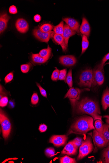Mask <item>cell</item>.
<instances>
[{
	"instance_id": "1",
	"label": "cell",
	"mask_w": 109,
	"mask_h": 163,
	"mask_svg": "<svg viewBox=\"0 0 109 163\" xmlns=\"http://www.w3.org/2000/svg\"><path fill=\"white\" fill-rule=\"evenodd\" d=\"M78 114H87L91 116L94 120H102V116L97 103L88 98L82 99L81 101L76 103L73 108Z\"/></svg>"
},
{
	"instance_id": "2",
	"label": "cell",
	"mask_w": 109,
	"mask_h": 163,
	"mask_svg": "<svg viewBox=\"0 0 109 163\" xmlns=\"http://www.w3.org/2000/svg\"><path fill=\"white\" fill-rule=\"evenodd\" d=\"M93 122L92 117L89 116L81 117L72 124L68 131V135L72 133L85 134L90 130L95 129Z\"/></svg>"
},
{
	"instance_id": "3",
	"label": "cell",
	"mask_w": 109,
	"mask_h": 163,
	"mask_svg": "<svg viewBox=\"0 0 109 163\" xmlns=\"http://www.w3.org/2000/svg\"><path fill=\"white\" fill-rule=\"evenodd\" d=\"M93 148L91 137L89 136H87L86 139L83 141L82 144L79 147V153L77 158V160H81L91 153Z\"/></svg>"
},
{
	"instance_id": "4",
	"label": "cell",
	"mask_w": 109,
	"mask_h": 163,
	"mask_svg": "<svg viewBox=\"0 0 109 163\" xmlns=\"http://www.w3.org/2000/svg\"><path fill=\"white\" fill-rule=\"evenodd\" d=\"M0 122L2 128V136L6 140L8 139L10 135L12 126L9 119L1 109L0 111Z\"/></svg>"
},
{
	"instance_id": "5",
	"label": "cell",
	"mask_w": 109,
	"mask_h": 163,
	"mask_svg": "<svg viewBox=\"0 0 109 163\" xmlns=\"http://www.w3.org/2000/svg\"><path fill=\"white\" fill-rule=\"evenodd\" d=\"M93 75L92 69H88L84 70L79 77V86L81 87H91L93 84Z\"/></svg>"
},
{
	"instance_id": "6",
	"label": "cell",
	"mask_w": 109,
	"mask_h": 163,
	"mask_svg": "<svg viewBox=\"0 0 109 163\" xmlns=\"http://www.w3.org/2000/svg\"><path fill=\"white\" fill-rule=\"evenodd\" d=\"M85 90L90 91L88 88L81 90L78 88H75L74 87L70 88L65 95L64 98H68L69 99L72 108H74L76 103L79 100L81 92Z\"/></svg>"
},
{
	"instance_id": "7",
	"label": "cell",
	"mask_w": 109,
	"mask_h": 163,
	"mask_svg": "<svg viewBox=\"0 0 109 163\" xmlns=\"http://www.w3.org/2000/svg\"><path fill=\"white\" fill-rule=\"evenodd\" d=\"M93 87L103 84L105 80L104 70L101 68L100 64L96 66L93 69Z\"/></svg>"
},
{
	"instance_id": "8",
	"label": "cell",
	"mask_w": 109,
	"mask_h": 163,
	"mask_svg": "<svg viewBox=\"0 0 109 163\" xmlns=\"http://www.w3.org/2000/svg\"><path fill=\"white\" fill-rule=\"evenodd\" d=\"M55 34L52 31L47 33L43 32L37 27L35 28L33 30V34L35 37L42 42H48Z\"/></svg>"
},
{
	"instance_id": "9",
	"label": "cell",
	"mask_w": 109,
	"mask_h": 163,
	"mask_svg": "<svg viewBox=\"0 0 109 163\" xmlns=\"http://www.w3.org/2000/svg\"><path fill=\"white\" fill-rule=\"evenodd\" d=\"M93 138L97 146L99 148L106 147L108 144V140L100 136L95 129L93 131Z\"/></svg>"
},
{
	"instance_id": "10",
	"label": "cell",
	"mask_w": 109,
	"mask_h": 163,
	"mask_svg": "<svg viewBox=\"0 0 109 163\" xmlns=\"http://www.w3.org/2000/svg\"><path fill=\"white\" fill-rule=\"evenodd\" d=\"M67 139L66 135H54L50 138L49 142L53 144L54 146L60 147L63 146Z\"/></svg>"
},
{
	"instance_id": "11",
	"label": "cell",
	"mask_w": 109,
	"mask_h": 163,
	"mask_svg": "<svg viewBox=\"0 0 109 163\" xmlns=\"http://www.w3.org/2000/svg\"><path fill=\"white\" fill-rule=\"evenodd\" d=\"M59 61L61 65L67 67L73 66L77 62V59L72 55L61 56L59 58Z\"/></svg>"
},
{
	"instance_id": "12",
	"label": "cell",
	"mask_w": 109,
	"mask_h": 163,
	"mask_svg": "<svg viewBox=\"0 0 109 163\" xmlns=\"http://www.w3.org/2000/svg\"><path fill=\"white\" fill-rule=\"evenodd\" d=\"M15 25L17 31L21 33H26L28 30V24L27 21L23 18L18 19Z\"/></svg>"
},
{
	"instance_id": "13",
	"label": "cell",
	"mask_w": 109,
	"mask_h": 163,
	"mask_svg": "<svg viewBox=\"0 0 109 163\" xmlns=\"http://www.w3.org/2000/svg\"><path fill=\"white\" fill-rule=\"evenodd\" d=\"M78 148L75 146L72 141L69 142L64 148L61 153L68 155H75L77 153Z\"/></svg>"
},
{
	"instance_id": "14",
	"label": "cell",
	"mask_w": 109,
	"mask_h": 163,
	"mask_svg": "<svg viewBox=\"0 0 109 163\" xmlns=\"http://www.w3.org/2000/svg\"><path fill=\"white\" fill-rule=\"evenodd\" d=\"M79 31L83 35H85L87 37H89L90 32V27L88 21L85 17L82 18V23L80 27Z\"/></svg>"
},
{
	"instance_id": "15",
	"label": "cell",
	"mask_w": 109,
	"mask_h": 163,
	"mask_svg": "<svg viewBox=\"0 0 109 163\" xmlns=\"http://www.w3.org/2000/svg\"><path fill=\"white\" fill-rule=\"evenodd\" d=\"M63 20L72 30L79 33L80 24L77 21L71 18H65Z\"/></svg>"
},
{
	"instance_id": "16",
	"label": "cell",
	"mask_w": 109,
	"mask_h": 163,
	"mask_svg": "<svg viewBox=\"0 0 109 163\" xmlns=\"http://www.w3.org/2000/svg\"><path fill=\"white\" fill-rule=\"evenodd\" d=\"M77 33L76 32L72 30L67 24L64 25V30L63 36L67 46L70 38Z\"/></svg>"
},
{
	"instance_id": "17",
	"label": "cell",
	"mask_w": 109,
	"mask_h": 163,
	"mask_svg": "<svg viewBox=\"0 0 109 163\" xmlns=\"http://www.w3.org/2000/svg\"><path fill=\"white\" fill-rule=\"evenodd\" d=\"M10 17L6 13L1 15L0 17V32H3L7 27V24Z\"/></svg>"
},
{
	"instance_id": "18",
	"label": "cell",
	"mask_w": 109,
	"mask_h": 163,
	"mask_svg": "<svg viewBox=\"0 0 109 163\" xmlns=\"http://www.w3.org/2000/svg\"><path fill=\"white\" fill-rule=\"evenodd\" d=\"M53 38L54 42L61 46L63 51H66L67 50L68 46L65 43L62 35L55 34L54 35Z\"/></svg>"
},
{
	"instance_id": "19",
	"label": "cell",
	"mask_w": 109,
	"mask_h": 163,
	"mask_svg": "<svg viewBox=\"0 0 109 163\" xmlns=\"http://www.w3.org/2000/svg\"><path fill=\"white\" fill-rule=\"evenodd\" d=\"M102 107L105 111L109 107V88L107 87L104 92L102 101Z\"/></svg>"
},
{
	"instance_id": "20",
	"label": "cell",
	"mask_w": 109,
	"mask_h": 163,
	"mask_svg": "<svg viewBox=\"0 0 109 163\" xmlns=\"http://www.w3.org/2000/svg\"><path fill=\"white\" fill-rule=\"evenodd\" d=\"M52 52V49L48 45V48L42 49L40 51L39 54L42 58L48 61L51 55Z\"/></svg>"
},
{
	"instance_id": "21",
	"label": "cell",
	"mask_w": 109,
	"mask_h": 163,
	"mask_svg": "<svg viewBox=\"0 0 109 163\" xmlns=\"http://www.w3.org/2000/svg\"><path fill=\"white\" fill-rule=\"evenodd\" d=\"M31 60L33 62L36 64H42L47 61V60L42 58L39 54H32Z\"/></svg>"
},
{
	"instance_id": "22",
	"label": "cell",
	"mask_w": 109,
	"mask_h": 163,
	"mask_svg": "<svg viewBox=\"0 0 109 163\" xmlns=\"http://www.w3.org/2000/svg\"><path fill=\"white\" fill-rule=\"evenodd\" d=\"M95 127L96 129L100 136L105 137L103 134V125L102 120L97 119L95 122Z\"/></svg>"
},
{
	"instance_id": "23",
	"label": "cell",
	"mask_w": 109,
	"mask_h": 163,
	"mask_svg": "<svg viewBox=\"0 0 109 163\" xmlns=\"http://www.w3.org/2000/svg\"><path fill=\"white\" fill-rule=\"evenodd\" d=\"M64 30V24L63 21H61L60 23L56 26L54 27L53 30L55 34L63 35Z\"/></svg>"
},
{
	"instance_id": "24",
	"label": "cell",
	"mask_w": 109,
	"mask_h": 163,
	"mask_svg": "<svg viewBox=\"0 0 109 163\" xmlns=\"http://www.w3.org/2000/svg\"><path fill=\"white\" fill-rule=\"evenodd\" d=\"M89 44V42L88 38L85 35H83L82 41V54H84L88 49Z\"/></svg>"
},
{
	"instance_id": "25",
	"label": "cell",
	"mask_w": 109,
	"mask_h": 163,
	"mask_svg": "<svg viewBox=\"0 0 109 163\" xmlns=\"http://www.w3.org/2000/svg\"><path fill=\"white\" fill-rule=\"evenodd\" d=\"M54 27L52 25L49 24H46L42 25L39 29L43 32L47 33L52 31Z\"/></svg>"
},
{
	"instance_id": "26",
	"label": "cell",
	"mask_w": 109,
	"mask_h": 163,
	"mask_svg": "<svg viewBox=\"0 0 109 163\" xmlns=\"http://www.w3.org/2000/svg\"><path fill=\"white\" fill-rule=\"evenodd\" d=\"M60 163H77L75 159L69 157L67 156L61 158L60 159Z\"/></svg>"
},
{
	"instance_id": "27",
	"label": "cell",
	"mask_w": 109,
	"mask_h": 163,
	"mask_svg": "<svg viewBox=\"0 0 109 163\" xmlns=\"http://www.w3.org/2000/svg\"><path fill=\"white\" fill-rule=\"evenodd\" d=\"M65 81L68 85V86L70 88H71L72 86V70L70 69L67 75L66 79L65 80Z\"/></svg>"
},
{
	"instance_id": "28",
	"label": "cell",
	"mask_w": 109,
	"mask_h": 163,
	"mask_svg": "<svg viewBox=\"0 0 109 163\" xmlns=\"http://www.w3.org/2000/svg\"><path fill=\"white\" fill-rule=\"evenodd\" d=\"M103 160L104 163H109V146L103 151Z\"/></svg>"
},
{
	"instance_id": "29",
	"label": "cell",
	"mask_w": 109,
	"mask_h": 163,
	"mask_svg": "<svg viewBox=\"0 0 109 163\" xmlns=\"http://www.w3.org/2000/svg\"><path fill=\"white\" fill-rule=\"evenodd\" d=\"M103 134L106 139L108 140L109 144V125L108 124H105L103 125Z\"/></svg>"
},
{
	"instance_id": "30",
	"label": "cell",
	"mask_w": 109,
	"mask_h": 163,
	"mask_svg": "<svg viewBox=\"0 0 109 163\" xmlns=\"http://www.w3.org/2000/svg\"><path fill=\"white\" fill-rule=\"evenodd\" d=\"M46 155L49 157H53L55 155V151L54 149L52 148H47L45 151Z\"/></svg>"
},
{
	"instance_id": "31",
	"label": "cell",
	"mask_w": 109,
	"mask_h": 163,
	"mask_svg": "<svg viewBox=\"0 0 109 163\" xmlns=\"http://www.w3.org/2000/svg\"><path fill=\"white\" fill-rule=\"evenodd\" d=\"M31 65L30 63L22 65L21 66V72L23 73H27L30 70Z\"/></svg>"
},
{
	"instance_id": "32",
	"label": "cell",
	"mask_w": 109,
	"mask_h": 163,
	"mask_svg": "<svg viewBox=\"0 0 109 163\" xmlns=\"http://www.w3.org/2000/svg\"><path fill=\"white\" fill-rule=\"evenodd\" d=\"M67 70L63 69L60 71V75L58 80H65L67 76Z\"/></svg>"
},
{
	"instance_id": "33",
	"label": "cell",
	"mask_w": 109,
	"mask_h": 163,
	"mask_svg": "<svg viewBox=\"0 0 109 163\" xmlns=\"http://www.w3.org/2000/svg\"><path fill=\"white\" fill-rule=\"evenodd\" d=\"M60 71L59 69H56L54 71L52 77L51 79L53 81H56L59 79Z\"/></svg>"
},
{
	"instance_id": "34",
	"label": "cell",
	"mask_w": 109,
	"mask_h": 163,
	"mask_svg": "<svg viewBox=\"0 0 109 163\" xmlns=\"http://www.w3.org/2000/svg\"><path fill=\"white\" fill-rule=\"evenodd\" d=\"M39 101V98L37 94L34 93L33 94L31 98V102L32 104L33 105H37Z\"/></svg>"
},
{
	"instance_id": "35",
	"label": "cell",
	"mask_w": 109,
	"mask_h": 163,
	"mask_svg": "<svg viewBox=\"0 0 109 163\" xmlns=\"http://www.w3.org/2000/svg\"><path fill=\"white\" fill-rule=\"evenodd\" d=\"M83 141L82 138L77 137L72 141L75 146L78 148L81 146Z\"/></svg>"
},
{
	"instance_id": "36",
	"label": "cell",
	"mask_w": 109,
	"mask_h": 163,
	"mask_svg": "<svg viewBox=\"0 0 109 163\" xmlns=\"http://www.w3.org/2000/svg\"><path fill=\"white\" fill-rule=\"evenodd\" d=\"M8 98L6 97H3L0 101V106L1 107H5L8 104Z\"/></svg>"
},
{
	"instance_id": "37",
	"label": "cell",
	"mask_w": 109,
	"mask_h": 163,
	"mask_svg": "<svg viewBox=\"0 0 109 163\" xmlns=\"http://www.w3.org/2000/svg\"><path fill=\"white\" fill-rule=\"evenodd\" d=\"M13 72H10L7 75L5 78L4 80L6 83H8L13 79Z\"/></svg>"
},
{
	"instance_id": "38",
	"label": "cell",
	"mask_w": 109,
	"mask_h": 163,
	"mask_svg": "<svg viewBox=\"0 0 109 163\" xmlns=\"http://www.w3.org/2000/svg\"><path fill=\"white\" fill-rule=\"evenodd\" d=\"M37 86L39 88L40 92L41 95L43 96L46 98L47 97V95L46 92V90L43 88L41 86V85L40 84L37 83H36Z\"/></svg>"
},
{
	"instance_id": "39",
	"label": "cell",
	"mask_w": 109,
	"mask_h": 163,
	"mask_svg": "<svg viewBox=\"0 0 109 163\" xmlns=\"http://www.w3.org/2000/svg\"><path fill=\"white\" fill-rule=\"evenodd\" d=\"M109 59V53H108L106 55L104 56V57L102 59V61L101 64H100V65L101 67V68L104 69V66L105 64V62L108 61V60Z\"/></svg>"
},
{
	"instance_id": "40",
	"label": "cell",
	"mask_w": 109,
	"mask_h": 163,
	"mask_svg": "<svg viewBox=\"0 0 109 163\" xmlns=\"http://www.w3.org/2000/svg\"><path fill=\"white\" fill-rule=\"evenodd\" d=\"M9 13L11 14H15L17 13V10L16 6L12 5L10 7Z\"/></svg>"
},
{
	"instance_id": "41",
	"label": "cell",
	"mask_w": 109,
	"mask_h": 163,
	"mask_svg": "<svg viewBox=\"0 0 109 163\" xmlns=\"http://www.w3.org/2000/svg\"><path fill=\"white\" fill-rule=\"evenodd\" d=\"M39 129L41 133L45 132L47 129V126L45 124H42L40 125Z\"/></svg>"
},
{
	"instance_id": "42",
	"label": "cell",
	"mask_w": 109,
	"mask_h": 163,
	"mask_svg": "<svg viewBox=\"0 0 109 163\" xmlns=\"http://www.w3.org/2000/svg\"><path fill=\"white\" fill-rule=\"evenodd\" d=\"M41 17L39 15H36L34 17V19L36 22H38L41 20Z\"/></svg>"
},
{
	"instance_id": "43",
	"label": "cell",
	"mask_w": 109,
	"mask_h": 163,
	"mask_svg": "<svg viewBox=\"0 0 109 163\" xmlns=\"http://www.w3.org/2000/svg\"><path fill=\"white\" fill-rule=\"evenodd\" d=\"M9 107L10 108H13L14 107V103L13 101H10L9 102Z\"/></svg>"
},
{
	"instance_id": "44",
	"label": "cell",
	"mask_w": 109,
	"mask_h": 163,
	"mask_svg": "<svg viewBox=\"0 0 109 163\" xmlns=\"http://www.w3.org/2000/svg\"><path fill=\"white\" fill-rule=\"evenodd\" d=\"M104 118H106V121L107 124L109 125V116L106 115L104 116Z\"/></svg>"
},
{
	"instance_id": "45",
	"label": "cell",
	"mask_w": 109,
	"mask_h": 163,
	"mask_svg": "<svg viewBox=\"0 0 109 163\" xmlns=\"http://www.w3.org/2000/svg\"><path fill=\"white\" fill-rule=\"evenodd\" d=\"M106 64H109V62L108 63H106V64H105V65H106Z\"/></svg>"
}]
</instances>
